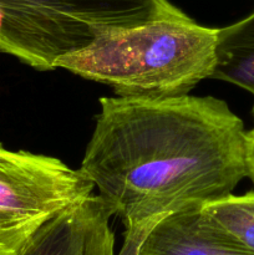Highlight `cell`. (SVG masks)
<instances>
[{"mask_svg":"<svg viewBox=\"0 0 254 255\" xmlns=\"http://www.w3.org/2000/svg\"><path fill=\"white\" fill-rule=\"evenodd\" d=\"M211 79L236 85L254 96V11L218 29L216 66Z\"/></svg>","mask_w":254,"mask_h":255,"instance_id":"52a82bcc","label":"cell"},{"mask_svg":"<svg viewBox=\"0 0 254 255\" xmlns=\"http://www.w3.org/2000/svg\"><path fill=\"white\" fill-rule=\"evenodd\" d=\"M178 9L168 0H0V52L39 71L97 37Z\"/></svg>","mask_w":254,"mask_h":255,"instance_id":"3957f363","label":"cell"},{"mask_svg":"<svg viewBox=\"0 0 254 255\" xmlns=\"http://www.w3.org/2000/svg\"><path fill=\"white\" fill-rule=\"evenodd\" d=\"M246 161L248 177L254 183V128L247 131V143H246Z\"/></svg>","mask_w":254,"mask_h":255,"instance_id":"9c48e42d","label":"cell"},{"mask_svg":"<svg viewBox=\"0 0 254 255\" xmlns=\"http://www.w3.org/2000/svg\"><path fill=\"white\" fill-rule=\"evenodd\" d=\"M94 188L81 169L56 157L0 143V255L16 254L40 227Z\"/></svg>","mask_w":254,"mask_h":255,"instance_id":"277c9868","label":"cell"},{"mask_svg":"<svg viewBox=\"0 0 254 255\" xmlns=\"http://www.w3.org/2000/svg\"><path fill=\"white\" fill-rule=\"evenodd\" d=\"M244 124L213 96L101 97L81 169L126 237L231 196L248 177Z\"/></svg>","mask_w":254,"mask_h":255,"instance_id":"6da1fadb","label":"cell"},{"mask_svg":"<svg viewBox=\"0 0 254 255\" xmlns=\"http://www.w3.org/2000/svg\"><path fill=\"white\" fill-rule=\"evenodd\" d=\"M202 213L254 254V192L212 202L202 207Z\"/></svg>","mask_w":254,"mask_h":255,"instance_id":"ba28073f","label":"cell"},{"mask_svg":"<svg viewBox=\"0 0 254 255\" xmlns=\"http://www.w3.org/2000/svg\"><path fill=\"white\" fill-rule=\"evenodd\" d=\"M136 255H254L214 226L202 208L173 213L156 222Z\"/></svg>","mask_w":254,"mask_h":255,"instance_id":"8992f818","label":"cell"},{"mask_svg":"<svg viewBox=\"0 0 254 255\" xmlns=\"http://www.w3.org/2000/svg\"><path fill=\"white\" fill-rule=\"evenodd\" d=\"M217 31L177 9L136 26L106 32L85 49L60 57L55 69L107 85L119 97L186 96L212 77Z\"/></svg>","mask_w":254,"mask_h":255,"instance_id":"7a4b0ae2","label":"cell"},{"mask_svg":"<svg viewBox=\"0 0 254 255\" xmlns=\"http://www.w3.org/2000/svg\"><path fill=\"white\" fill-rule=\"evenodd\" d=\"M110 218L91 194L47 221L15 255H116Z\"/></svg>","mask_w":254,"mask_h":255,"instance_id":"5b68a950","label":"cell"}]
</instances>
